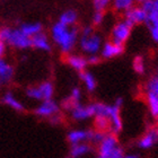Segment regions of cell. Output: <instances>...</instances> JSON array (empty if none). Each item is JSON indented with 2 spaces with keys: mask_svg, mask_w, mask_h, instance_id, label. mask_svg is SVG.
Listing matches in <instances>:
<instances>
[{
  "mask_svg": "<svg viewBox=\"0 0 158 158\" xmlns=\"http://www.w3.org/2000/svg\"><path fill=\"white\" fill-rule=\"evenodd\" d=\"M79 32L80 28L77 26L69 27L56 22L51 27V37L60 51L67 56L69 53H73L78 44Z\"/></svg>",
  "mask_w": 158,
  "mask_h": 158,
  "instance_id": "cell-1",
  "label": "cell"
},
{
  "mask_svg": "<svg viewBox=\"0 0 158 158\" xmlns=\"http://www.w3.org/2000/svg\"><path fill=\"white\" fill-rule=\"evenodd\" d=\"M78 45L84 56L99 54L103 45V39L97 32H95L94 26H84L79 32Z\"/></svg>",
  "mask_w": 158,
  "mask_h": 158,
  "instance_id": "cell-2",
  "label": "cell"
},
{
  "mask_svg": "<svg viewBox=\"0 0 158 158\" xmlns=\"http://www.w3.org/2000/svg\"><path fill=\"white\" fill-rule=\"evenodd\" d=\"M124 156L125 152L120 145L118 135L109 132L97 146L95 158H124Z\"/></svg>",
  "mask_w": 158,
  "mask_h": 158,
  "instance_id": "cell-3",
  "label": "cell"
},
{
  "mask_svg": "<svg viewBox=\"0 0 158 158\" xmlns=\"http://www.w3.org/2000/svg\"><path fill=\"white\" fill-rule=\"evenodd\" d=\"M0 41L18 50H26L32 48L31 37L25 35L19 28H0Z\"/></svg>",
  "mask_w": 158,
  "mask_h": 158,
  "instance_id": "cell-4",
  "label": "cell"
},
{
  "mask_svg": "<svg viewBox=\"0 0 158 158\" xmlns=\"http://www.w3.org/2000/svg\"><path fill=\"white\" fill-rule=\"evenodd\" d=\"M26 96L33 101H49L54 96V85L53 82L46 80L36 86H31L26 89Z\"/></svg>",
  "mask_w": 158,
  "mask_h": 158,
  "instance_id": "cell-5",
  "label": "cell"
},
{
  "mask_svg": "<svg viewBox=\"0 0 158 158\" xmlns=\"http://www.w3.org/2000/svg\"><path fill=\"white\" fill-rule=\"evenodd\" d=\"M124 105V99L122 97H118L113 104H111V112H110L109 120L111 123L110 133L118 135L123 129V121L121 116V109Z\"/></svg>",
  "mask_w": 158,
  "mask_h": 158,
  "instance_id": "cell-6",
  "label": "cell"
},
{
  "mask_svg": "<svg viewBox=\"0 0 158 158\" xmlns=\"http://www.w3.org/2000/svg\"><path fill=\"white\" fill-rule=\"evenodd\" d=\"M132 33V26L128 24L124 19H121L116 22L113 25L111 33H110V40L112 42H115L118 44L124 45L130 39Z\"/></svg>",
  "mask_w": 158,
  "mask_h": 158,
  "instance_id": "cell-7",
  "label": "cell"
},
{
  "mask_svg": "<svg viewBox=\"0 0 158 158\" xmlns=\"http://www.w3.org/2000/svg\"><path fill=\"white\" fill-rule=\"evenodd\" d=\"M61 106L54 101V99H49V101H43L35 107L34 113L35 115L42 118H50L53 115L60 113Z\"/></svg>",
  "mask_w": 158,
  "mask_h": 158,
  "instance_id": "cell-8",
  "label": "cell"
},
{
  "mask_svg": "<svg viewBox=\"0 0 158 158\" xmlns=\"http://www.w3.org/2000/svg\"><path fill=\"white\" fill-rule=\"evenodd\" d=\"M70 118L75 122H85L89 118H94V113L90 103L89 104H82L78 103L69 111Z\"/></svg>",
  "mask_w": 158,
  "mask_h": 158,
  "instance_id": "cell-9",
  "label": "cell"
},
{
  "mask_svg": "<svg viewBox=\"0 0 158 158\" xmlns=\"http://www.w3.org/2000/svg\"><path fill=\"white\" fill-rule=\"evenodd\" d=\"M124 45L118 44V43L112 42L111 40H109L106 42H103V45L99 51V56L105 60L114 59V58L122 56L124 52Z\"/></svg>",
  "mask_w": 158,
  "mask_h": 158,
  "instance_id": "cell-10",
  "label": "cell"
},
{
  "mask_svg": "<svg viewBox=\"0 0 158 158\" xmlns=\"http://www.w3.org/2000/svg\"><path fill=\"white\" fill-rule=\"evenodd\" d=\"M123 19L128 24H130L132 27L135 25H140V24H145L147 19V14L141 6H133L129 10H127L123 14Z\"/></svg>",
  "mask_w": 158,
  "mask_h": 158,
  "instance_id": "cell-11",
  "label": "cell"
},
{
  "mask_svg": "<svg viewBox=\"0 0 158 158\" xmlns=\"http://www.w3.org/2000/svg\"><path fill=\"white\" fill-rule=\"evenodd\" d=\"M93 129H73L67 133V141L70 146L81 143V142H89L92 140Z\"/></svg>",
  "mask_w": 158,
  "mask_h": 158,
  "instance_id": "cell-12",
  "label": "cell"
},
{
  "mask_svg": "<svg viewBox=\"0 0 158 158\" xmlns=\"http://www.w3.org/2000/svg\"><path fill=\"white\" fill-rule=\"evenodd\" d=\"M158 143V135L155 128H150L135 142V146L141 150H149Z\"/></svg>",
  "mask_w": 158,
  "mask_h": 158,
  "instance_id": "cell-13",
  "label": "cell"
},
{
  "mask_svg": "<svg viewBox=\"0 0 158 158\" xmlns=\"http://www.w3.org/2000/svg\"><path fill=\"white\" fill-rule=\"evenodd\" d=\"M146 102L147 101H157L158 102V73L149 77L143 87Z\"/></svg>",
  "mask_w": 158,
  "mask_h": 158,
  "instance_id": "cell-14",
  "label": "cell"
},
{
  "mask_svg": "<svg viewBox=\"0 0 158 158\" xmlns=\"http://www.w3.org/2000/svg\"><path fill=\"white\" fill-rule=\"evenodd\" d=\"M66 63L70 68L76 70L78 73H81L87 69L88 63H87V58L84 54H75V53H69L66 56Z\"/></svg>",
  "mask_w": 158,
  "mask_h": 158,
  "instance_id": "cell-15",
  "label": "cell"
},
{
  "mask_svg": "<svg viewBox=\"0 0 158 158\" xmlns=\"http://www.w3.org/2000/svg\"><path fill=\"white\" fill-rule=\"evenodd\" d=\"M94 152V146L89 142H81L77 145H71L69 148V156L73 158H82Z\"/></svg>",
  "mask_w": 158,
  "mask_h": 158,
  "instance_id": "cell-16",
  "label": "cell"
},
{
  "mask_svg": "<svg viewBox=\"0 0 158 158\" xmlns=\"http://www.w3.org/2000/svg\"><path fill=\"white\" fill-rule=\"evenodd\" d=\"M81 97H82L81 89L79 88V87H73V88L70 90L69 96H68L67 98L63 99V102L61 103V107L69 112L70 110L73 109L76 104L81 103Z\"/></svg>",
  "mask_w": 158,
  "mask_h": 158,
  "instance_id": "cell-17",
  "label": "cell"
},
{
  "mask_svg": "<svg viewBox=\"0 0 158 158\" xmlns=\"http://www.w3.org/2000/svg\"><path fill=\"white\" fill-rule=\"evenodd\" d=\"M31 40H32V48L34 49L43 51V52H50L52 49L49 36L43 32L34 35L33 37H31Z\"/></svg>",
  "mask_w": 158,
  "mask_h": 158,
  "instance_id": "cell-18",
  "label": "cell"
},
{
  "mask_svg": "<svg viewBox=\"0 0 158 158\" xmlns=\"http://www.w3.org/2000/svg\"><path fill=\"white\" fill-rule=\"evenodd\" d=\"M79 78H80V81L84 85L85 89L88 93H94L97 88V80H96L95 76L93 75L90 71L86 69L81 73H79Z\"/></svg>",
  "mask_w": 158,
  "mask_h": 158,
  "instance_id": "cell-19",
  "label": "cell"
},
{
  "mask_svg": "<svg viewBox=\"0 0 158 158\" xmlns=\"http://www.w3.org/2000/svg\"><path fill=\"white\" fill-rule=\"evenodd\" d=\"M14 73H15L14 67L1 58L0 59V85H5L11 81Z\"/></svg>",
  "mask_w": 158,
  "mask_h": 158,
  "instance_id": "cell-20",
  "label": "cell"
},
{
  "mask_svg": "<svg viewBox=\"0 0 158 158\" xmlns=\"http://www.w3.org/2000/svg\"><path fill=\"white\" fill-rule=\"evenodd\" d=\"M2 103L5 105L9 106L10 109H13L16 112H23L25 111V106L19 99H17V97L14 95L11 92H7L3 94L2 96Z\"/></svg>",
  "mask_w": 158,
  "mask_h": 158,
  "instance_id": "cell-21",
  "label": "cell"
},
{
  "mask_svg": "<svg viewBox=\"0 0 158 158\" xmlns=\"http://www.w3.org/2000/svg\"><path fill=\"white\" fill-rule=\"evenodd\" d=\"M78 18V13L75 9H66L64 11L60 14L58 22L63 24V25H66V26L73 27L77 25Z\"/></svg>",
  "mask_w": 158,
  "mask_h": 158,
  "instance_id": "cell-22",
  "label": "cell"
},
{
  "mask_svg": "<svg viewBox=\"0 0 158 158\" xmlns=\"http://www.w3.org/2000/svg\"><path fill=\"white\" fill-rule=\"evenodd\" d=\"M19 30L25 35L30 37H33L34 35L43 32V25L39 22H32V23H24L20 25Z\"/></svg>",
  "mask_w": 158,
  "mask_h": 158,
  "instance_id": "cell-23",
  "label": "cell"
},
{
  "mask_svg": "<svg viewBox=\"0 0 158 158\" xmlns=\"http://www.w3.org/2000/svg\"><path fill=\"white\" fill-rule=\"evenodd\" d=\"M135 0H112V9L118 14H124L127 10L135 6Z\"/></svg>",
  "mask_w": 158,
  "mask_h": 158,
  "instance_id": "cell-24",
  "label": "cell"
},
{
  "mask_svg": "<svg viewBox=\"0 0 158 158\" xmlns=\"http://www.w3.org/2000/svg\"><path fill=\"white\" fill-rule=\"evenodd\" d=\"M93 118H94V121H93L94 130L109 133L111 130V123H110L109 118L105 116H94Z\"/></svg>",
  "mask_w": 158,
  "mask_h": 158,
  "instance_id": "cell-25",
  "label": "cell"
},
{
  "mask_svg": "<svg viewBox=\"0 0 158 158\" xmlns=\"http://www.w3.org/2000/svg\"><path fill=\"white\" fill-rule=\"evenodd\" d=\"M132 68L137 75H143L146 73V62L142 56H135L132 61Z\"/></svg>",
  "mask_w": 158,
  "mask_h": 158,
  "instance_id": "cell-26",
  "label": "cell"
},
{
  "mask_svg": "<svg viewBox=\"0 0 158 158\" xmlns=\"http://www.w3.org/2000/svg\"><path fill=\"white\" fill-rule=\"evenodd\" d=\"M112 0H93V7L95 11H105L111 6Z\"/></svg>",
  "mask_w": 158,
  "mask_h": 158,
  "instance_id": "cell-27",
  "label": "cell"
},
{
  "mask_svg": "<svg viewBox=\"0 0 158 158\" xmlns=\"http://www.w3.org/2000/svg\"><path fill=\"white\" fill-rule=\"evenodd\" d=\"M104 19H105V14H104V11H94V14H93L92 16L93 26H99V25H102Z\"/></svg>",
  "mask_w": 158,
  "mask_h": 158,
  "instance_id": "cell-28",
  "label": "cell"
},
{
  "mask_svg": "<svg viewBox=\"0 0 158 158\" xmlns=\"http://www.w3.org/2000/svg\"><path fill=\"white\" fill-rule=\"evenodd\" d=\"M149 113L155 120H158V102L157 101H147Z\"/></svg>",
  "mask_w": 158,
  "mask_h": 158,
  "instance_id": "cell-29",
  "label": "cell"
},
{
  "mask_svg": "<svg viewBox=\"0 0 158 158\" xmlns=\"http://www.w3.org/2000/svg\"><path fill=\"white\" fill-rule=\"evenodd\" d=\"M148 27L149 34H150V37L154 42L158 43V25H152V26H147Z\"/></svg>",
  "mask_w": 158,
  "mask_h": 158,
  "instance_id": "cell-30",
  "label": "cell"
},
{
  "mask_svg": "<svg viewBox=\"0 0 158 158\" xmlns=\"http://www.w3.org/2000/svg\"><path fill=\"white\" fill-rule=\"evenodd\" d=\"M86 58H87L88 66H96V64H98L99 61L102 60V58L99 56V54H93V56H86Z\"/></svg>",
  "mask_w": 158,
  "mask_h": 158,
  "instance_id": "cell-31",
  "label": "cell"
},
{
  "mask_svg": "<svg viewBox=\"0 0 158 158\" xmlns=\"http://www.w3.org/2000/svg\"><path fill=\"white\" fill-rule=\"evenodd\" d=\"M49 121H50V123H51V124H53V125H59V124H61V123H62L63 118H62V115H61L60 113H58V114H56V115H53L52 118H50Z\"/></svg>",
  "mask_w": 158,
  "mask_h": 158,
  "instance_id": "cell-32",
  "label": "cell"
},
{
  "mask_svg": "<svg viewBox=\"0 0 158 158\" xmlns=\"http://www.w3.org/2000/svg\"><path fill=\"white\" fill-rule=\"evenodd\" d=\"M5 50H6V44L0 41V59L2 58L3 53H5Z\"/></svg>",
  "mask_w": 158,
  "mask_h": 158,
  "instance_id": "cell-33",
  "label": "cell"
},
{
  "mask_svg": "<svg viewBox=\"0 0 158 158\" xmlns=\"http://www.w3.org/2000/svg\"><path fill=\"white\" fill-rule=\"evenodd\" d=\"M124 158H140V156L135 152H129V154H125Z\"/></svg>",
  "mask_w": 158,
  "mask_h": 158,
  "instance_id": "cell-34",
  "label": "cell"
},
{
  "mask_svg": "<svg viewBox=\"0 0 158 158\" xmlns=\"http://www.w3.org/2000/svg\"><path fill=\"white\" fill-rule=\"evenodd\" d=\"M145 1H147V0H135V2H137V3H140V5H141L142 2H145Z\"/></svg>",
  "mask_w": 158,
  "mask_h": 158,
  "instance_id": "cell-35",
  "label": "cell"
},
{
  "mask_svg": "<svg viewBox=\"0 0 158 158\" xmlns=\"http://www.w3.org/2000/svg\"><path fill=\"white\" fill-rule=\"evenodd\" d=\"M155 128V130H156V132H157V135H158V123L156 124V127H154Z\"/></svg>",
  "mask_w": 158,
  "mask_h": 158,
  "instance_id": "cell-36",
  "label": "cell"
},
{
  "mask_svg": "<svg viewBox=\"0 0 158 158\" xmlns=\"http://www.w3.org/2000/svg\"><path fill=\"white\" fill-rule=\"evenodd\" d=\"M66 158H73V157H70V156H68V157H66Z\"/></svg>",
  "mask_w": 158,
  "mask_h": 158,
  "instance_id": "cell-37",
  "label": "cell"
},
{
  "mask_svg": "<svg viewBox=\"0 0 158 158\" xmlns=\"http://www.w3.org/2000/svg\"><path fill=\"white\" fill-rule=\"evenodd\" d=\"M157 73H158V71H157Z\"/></svg>",
  "mask_w": 158,
  "mask_h": 158,
  "instance_id": "cell-38",
  "label": "cell"
}]
</instances>
